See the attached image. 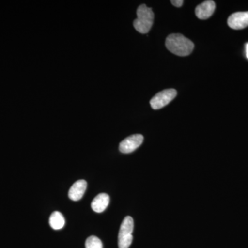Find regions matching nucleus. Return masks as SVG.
I'll return each instance as SVG.
<instances>
[{
    "mask_svg": "<svg viewBox=\"0 0 248 248\" xmlns=\"http://www.w3.org/2000/svg\"><path fill=\"white\" fill-rule=\"evenodd\" d=\"M166 46L169 51L178 55L186 57L190 55L195 48L193 42L182 34H171L166 40Z\"/></svg>",
    "mask_w": 248,
    "mask_h": 248,
    "instance_id": "1",
    "label": "nucleus"
},
{
    "mask_svg": "<svg viewBox=\"0 0 248 248\" xmlns=\"http://www.w3.org/2000/svg\"><path fill=\"white\" fill-rule=\"evenodd\" d=\"M177 94V92L175 89L164 90L155 94L151 99L150 104L154 110H159L172 102Z\"/></svg>",
    "mask_w": 248,
    "mask_h": 248,
    "instance_id": "4",
    "label": "nucleus"
},
{
    "mask_svg": "<svg viewBox=\"0 0 248 248\" xmlns=\"http://www.w3.org/2000/svg\"><path fill=\"white\" fill-rule=\"evenodd\" d=\"M109 203H110L109 196L106 193H101L93 200L91 203V208L95 213H101L107 208Z\"/></svg>",
    "mask_w": 248,
    "mask_h": 248,
    "instance_id": "9",
    "label": "nucleus"
},
{
    "mask_svg": "<svg viewBox=\"0 0 248 248\" xmlns=\"http://www.w3.org/2000/svg\"><path fill=\"white\" fill-rule=\"evenodd\" d=\"M246 56L248 59V43L246 45Z\"/></svg>",
    "mask_w": 248,
    "mask_h": 248,
    "instance_id": "13",
    "label": "nucleus"
},
{
    "mask_svg": "<svg viewBox=\"0 0 248 248\" xmlns=\"http://www.w3.org/2000/svg\"><path fill=\"white\" fill-rule=\"evenodd\" d=\"M49 224L54 230H60L65 225V218L60 212H54L49 218Z\"/></svg>",
    "mask_w": 248,
    "mask_h": 248,
    "instance_id": "10",
    "label": "nucleus"
},
{
    "mask_svg": "<svg viewBox=\"0 0 248 248\" xmlns=\"http://www.w3.org/2000/svg\"><path fill=\"white\" fill-rule=\"evenodd\" d=\"M228 24L231 29L241 30L248 27V11L232 14L228 19Z\"/></svg>",
    "mask_w": 248,
    "mask_h": 248,
    "instance_id": "6",
    "label": "nucleus"
},
{
    "mask_svg": "<svg viewBox=\"0 0 248 248\" xmlns=\"http://www.w3.org/2000/svg\"><path fill=\"white\" fill-rule=\"evenodd\" d=\"M133 218L126 217L121 225L118 235L119 248H128L133 242Z\"/></svg>",
    "mask_w": 248,
    "mask_h": 248,
    "instance_id": "3",
    "label": "nucleus"
},
{
    "mask_svg": "<svg viewBox=\"0 0 248 248\" xmlns=\"http://www.w3.org/2000/svg\"><path fill=\"white\" fill-rule=\"evenodd\" d=\"M143 141V135H140V134L131 135L121 142L120 151L125 154L133 153L141 146Z\"/></svg>",
    "mask_w": 248,
    "mask_h": 248,
    "instance_id": "5",
    "label": "nucleus"
},
{
    "mask_svg": "<svg viewBox=\"0 0 248 248\" xmlns=\"http://www.w3.org/2000/svg\"><path fill=\"white\" fill-rule=\"evenodd\" d=\"M86 187H87V182L86 181L83 179L78 180L70 188L68 197L74 202L81 200L84 195Z\"/></svg>",
    "mask_w": 248,
    "mask_h": 248,
    "instance_id": "8",
    "label": "nucleus"
},
{
    "mask_svg": "<svg viewBox=\"0 0 248 248\" xmlns=\"http://www.w3.org/2000/svg\"><path fill=\"white\" fill-rule=\"evenodd\" d=\"M215 7H216V5H215V1H211V0L203 1L196 8V16L200 19H208L213 16L215 11Z\"/></svg>",
    "mask_w": 248,
    "mask_h": 248,
    "instance_id": "7",
    "label": "nucleus"
},
{
    "mask_svg": "<svg viewBox=\"0 0 248 248\" xmlns=\"http://www.w3.org/2000/svg\"><path fill=\"white\" fill-rule=\"evenodd\" d=\"M171 3H172V4L174 5V6L181 7L183 4H184V1H183V0H172Z\"/></svg>",
    "mask_w": 248,
    "mask_h": 248,
    "instance_id": "12",
    "label": "nucleus"
},
{
    "mask_svg": "<svg viewBox=\"0 0 248 248\" xmlns=\"http://www.w3.org/2000/svg\"><path fill=\"white\" fill-rule=\"evenodd\" d=\"M137 16L138 18L133 22L134 27L140 33H148L154 22L155 15L153 10L147 7L146 4H141L138 7Z\"/></svg>",
    "mask_w": 248,
    "mask_h": 248,
    "instance_id": "2",
    "label": "nucleus"
},
{
    "mask_svg": "<svg viewBox=\"0 0 248 248\" xmlns=\"http://www.w3.org/2000/svg\"><path fill=\"white\" fill-rule=\"evenodd\" d=\"M86 248H103L102 241L95 236L88 238L85 244Z\"/></svg>",
    "mask_w": 248,
    "mask_h": 248,
    "instance_id": "11",
    "label": "nucleus"
}]
</instances>
